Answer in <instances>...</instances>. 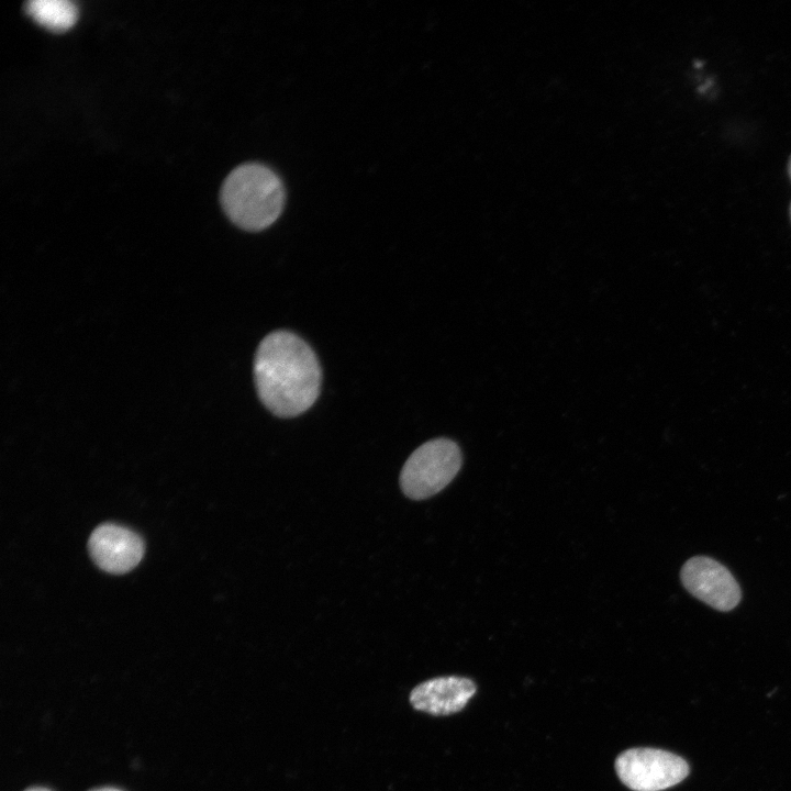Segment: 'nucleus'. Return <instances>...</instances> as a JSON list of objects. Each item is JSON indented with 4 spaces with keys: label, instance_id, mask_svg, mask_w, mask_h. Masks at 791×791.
<instances>
[{
    "label": "nucleus",
    "instance_id": "39448f33",
    "mask_svg": "<svg viewBox=\"0 0 791 791\" xmlns=\"http://www.w3.org/2000/svg\"><path fill=\"white\" fill-rule=\"evenodd\" d=\"M680 578L689 593L717 611L728 612L740 602L742 591L734 576L710 557L688 559L681 568Z\"/></svg>",
    "mask_w": 791,
    "mask_h": 791
},
{
    "label": "nucleus",
    "instance_id": "f8f14e48",
    "mask_svg": "<svg viewBox=\"0 0 791 791\" xmlns=\"http://www.w3.org/2000/svg\"><path fill=\"white\" fill-rule=\"evenodd\" d=\"M790 214H791V208H790Z\"/></svg>",
    "mask_w": 791,
    "mask_h": 791
},
{
    "label": "nucleus",
    "instance_id": "f03ea898",
    "mask_svg": "<svg viewBox=\"0 0 791 791\" xmlns=\"http://www.w3.org/2000/svg\"><path fill=\"white\" fill-rule=\"evenodd\" d=\"M220 199L234 224L246 231H261L281 214L286 192L281 179L272 169L247 163L227 175Z\"/></svg>",
    "mask_w": 791,
    "mask_h": 791
},
{
    "label": "nucleus",
    "instance_id": "423d86ee",
    "mask_svg": "<svg viewBox=\"0 0 791 791\" xmlns=\"http://www.w3.org/2000/svg\"><path fill=\"white\" fill-rule=\"evenodd\" d=\"M93 561L110 573H124L143 558L144 543L138 534L127 527L105 523L98 526L88 543Z\"/></svg>",
    "mask_w": 791,
    "mask_h": 791
},
{
    "label": "nucleus",
    "instance_id": "0eeeda50",
    "mask_svg": "<svg viewBox=\"0 0 791 791\" xmlns=\"http://www.w3.org/2000/svg\"><path fill=\"white\" fill-rule=\"evenodd\" d=\"M475 682L465 677H437L417 684L410 694L411 705L431 715L459 712L476 693Z\"/></svg>",
    "mask_w": 791,
    "mask_h": 791
},
{
    "label": "nucleus",
    "instance_id": "9d476101",
    "mask_svg": "<svg viewBox=\"0 0 791 791\" xmlns=\"http://www.w3.org/2000/svg\"><path fill=\"white\" fill-rule=\"evenodd\" d=\"M25 791H51V790L46 789V788H42V787H34V788L26 789Z\"/></svg>",
    "mask_w": 791,
    "mask_h": 791
},
{
    "label": "nucleus",
    "instance_id": "6e6552de",
    "mask_svg": "<svg viewBox=\"0 0 791 791\" xmlns=\"http://www.w3.org/2000/svg\"><path fill=\"white\" fill-rule=\"evenodd\" d=\"M26 13L40 25L63 32L77 20V8L68 0H32L25 4Z\"/></svg>",
    "mask_w": 791,
    "mask_h": 791
},
{
    "label": "nucleus",
    "instance_id": "9b49d317",
    "mask_svg": "<svg viewBox=\"0 0 791 791\" xmlns=\"http://www.w3.org/2000/svg\"><path fill=\"white\" fill-rule=\"evenodd\" d=\"M789 175H790V178H791V158H790V161H789Z\"/></svg>",
    "mask_w": 791,
    "mask_h": 791
},
{
    "label": "nucleus",
    "instance_id": "7ed1b4c3",
    "mask_svg": "<svg viewBox=\"0 0 791 791\" xmlns=\"http://www.w3.org/2000/svg\"><path fill=\"white\" fill-rule=\"evenodd\" d=\"M461 452L448 438H435L416 448L405 461L400 486L414 500L427 499L442 491L461 466Z\"/></svg>",
    "mask_w": 791,
    "mask_h": 791
},
{
    "label": "nucleus",
    "instance_id": "1a4fd4ad",
    "mask_svg": "<svg viewBox=\"0 0 791 791\" xmlns=\"http://www.w3.org/2000/svg\"><path fill=\"white\" fill-rule=\"evenodd\" d=\"M90 791H122V790L116 789V788H112V787H104V788L93 789V790H90Z\"/></svg>",
    "mask_w": 791,
    "mask_h": 791
},
{
    "label": "nucleus",
    "instance_id": "f257e3e1",
    "mask_svg": "<svg viewBox=\"0 0 791 791\" xmlns=\"http://www.w3.org/2000/svg\"><path fill=\"white\" fill-rule=\"evenodd\" d=\"M254 377L264 405L279 417H293L317 399L322 374L313 349L301 337L276 331L257 348Z\"/></svg>",
    "mask_w": 791,
    "mask_h": 791
},
{
    "label": "nucleus",
    "instance_id": "20e7f679",
    "mask_svg": "<svg viewBox=\"0 0 791 791\" xmlns=\"http://www.w3.org/2000/svg\"><path fill=\"white\" fill-rule=\"evenodd\" d=\"M614 767L623 784L633 791H662L681 782L690 771L680 756L649 747L624 750Z\"/></svg>",
    "mask_w": 791,
    "mask_h": 791
}]
</instances>
